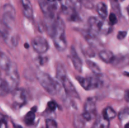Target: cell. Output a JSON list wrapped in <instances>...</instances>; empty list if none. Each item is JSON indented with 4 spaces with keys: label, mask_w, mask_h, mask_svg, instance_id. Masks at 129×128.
Instances as JSON below:
<instances>
[{
    "label": "cell",
    "mask_w": 129,
    "mask_h": 128,
    "mask_svg": "<svg viewBox=\"0 0 129 128\" xmlns=\"http://www.w3.org/2000/svg\"><path fill=\"white\" fill-rule=\"evenodd\" d=\"M36 77L42 87L50 95H56L61 91L62 87L59 82L53 79L47 73L39 70L36 72Z\"/></svg>",
    "instance_id": "1"
},
{
    "label": "cell",
    "mask_w": 129,
    "mask_h": 128,
    "mask_svg": "<svg viewBox=\"0 0 129 128\" xmlns=\"http://www.w3.org/2000/svg\"><path fill=\"white\" fill-rule=\"evenodd\" d=\"M65 28L64 21L58 16L54 31L51 37L52 38L54 46L59 51H64L67 48Z\"/></svg>",
    "instance_id": "2"
},
{
    "label": "cell",
    "mask_w": 129,
    "mask_h": 128,
    "mask_svg": "<svg viewBox=\"0 0 129 128\" xmlns=\"http://www.w3.org/2000/svg\"><path fill=\"white\" fill-rule=\"evenodd\" d=\"M88 25L91 31L95 34L108 35L112 31V28L110 23L104 20L95 16H91L88 19Z\"/></svg>",
    "instance_id": "3"
},
{
    "label": "cell",
    "mask_w": 129,
    "mask_h": 128,
    "mask_svg": "<svg viewBox=\"0 0 129 128\" xmlns=\"http://www.w3.org/2000/svg\"><path fill=\"white\" fill-rule=\"evenodd\" d=\"M16 11L15 8L10 4H6L3 6L1 25L10 30H13L15 26Z\"/></svg>",
    "instance_id": "4"
},
{
    "label": "cell",
    "mask_w": 129,
    "mask_h": 128,
    "mask_svg": "<svg viewBox=\"0 0 129 128\" xmlns=\"http://www.w3.org/2000/svg\"><path fill=\"white\" fill-rule=\"evenodd\" d=\"M100 75H96L94 77H83L81 76H77L76 79L80 85L86 90H93L99 88L103 84Z\"/></svg>",
    "instance_id": "5"
},
{
    "label": "cell",
    "mask_w": 129,
    "mask_h": 128,
    "mask_svg": "<svg viewBox=\"0 0 129 128\" xmlns=\"http://www.w3.org/2000/svg\"><path fill=\"white\" fill-rule=\"evenodd\" d=\"M5 72H6L5 80L8 84L11 91L13 92L15 89H16L20 81L18 68L16 63L12 62L10 67Z\"/></svg>",
    "instance_id": "6"
},
{
    "label": "cell",
    "mask_w": 129,
    "mask_h": 128,
    "mask_svg": "<svg viewBox=\"0 0 129 128\" xmlns=\"http://www.w3.org/2000/svg\"><path fill=\"white\" fill-rule=\"evenodd\" d=\"M82 117L84 120L90 121L96 115V100L94 97L88 98L85 102Z\"/></svg>",
    "instance_id": "7"
},
{
    "label": "cell",
    "mask_w": 129,
    "mask_h": 128,
    "mask_svg": "<svg viewBox=\"0 0 129 128\" xmlns=\"http://www.w3.org/2000/svg\"><path fill=\"white\" fill-rule=\"evenodd\" d=\"M31 46L36 52L39 54L45 53L49 50V43L44 37L37 36L31 41Z\"/></svg>",
    "instance_id": "8"
},
{
    "label": "cell",
    "mask_w": 129,
    "mask_h": 128,
    "mask_svg": "<svg viewBox=\"0 0 129 128\" xmlns=\"http://www.w3.org/2000/svg\"><path fill=\"white\" fill-rule=\"evenodd\" d=\"M1 33L5 42L10 47L15 48L16 46L18 39L16 35L12 33V30H10L1 25Z\"/></svg>",
    "instance_id": "9"
},
{
    "label": "cell",
    "mask_w": 129,
    "mask_h": 128,
    "mask_svg": "<svg viewBox=\"0 0 129 128\" xmlns=\"http://www.w3.org/2000/svg\"><path fill=\"white\" fill-rule=\"evenodd\" d=\"M59 82L62 84V86L64 88V90H65L66 92V94L67 95L71 97L76 98V99H79V98H80L79 97V94H78V92L76 90V88L74 87L73 83H72L71 82V80H69L68 75L62 78V79H60Z\"/></svg>",
    "instance_id": "10"
},
{
    "label": "cell",
    "mask_w": 129,
    "mask_h": 128,
    "mask_svg": "<svg viewBox=\"0 0 129 128\" xmlns=\"http://www.w3.org/2000/svg\"><path fill=\"white\" fill-rule=\"evenodd\" d=\"M27 97V92L23 89H16L13 92V101L15 105L19 107H21L26 102Z\"/></svg>",
    "instance_id": "11"
},
{
    "label": "cell",
    "mask_w": 129,
    "mask_h": 128,
    "mask_svg": "<svg viewBox=\"0 0 129 128\" xmlns=\"http://www.w3.org/2000/svg\"><path fill=\"white\" fill-rule=\"evenodd\" d=\"M39 4L44 17L55 16V5L48 2L47 0H39Z\"/></svg>",
    "instance_id": "12"
},
{
    "label": "cell",
    "mask_w": 129,
    "mask_h": 128,
    "mask_svg": "<svg viewBox=\"0 0 129 128\" xmlns=\"http://www.w3.org/2000/svg\"><path fill=\"white\" fill-rule=\"evenodd\" d=\"M70 56L74 69L78 72H81L83 68V63L78 53L73 46H72L70 50Z\"/></svg>",
    "instance_id": "13"
},
{
    "label": "cell",
    "mask_w": 129,
    "mask_h": 128,
    "mask_svg": "<svg viewBox=\"0 0 129 128\" xmlns=\"http://www.w3.org/2000/svg\"><path fill=\"white\" fill-rule=\"evenodd\" d=\"M83 35L87 42L91 46H97L100 45L99 41L96 38V35L91 31H84L83 32Z\"/></svg>",
    "instance_id": "14"
},
{
    "label": "cell",
    "mask_w": 129,
    "mask_h": 128,
    "mask_svg": "<svg viewBox=\"0 0 129 128\" xmlns=\"http://www.w3.org/2000/svg\"><path fill=\"white\" fill-rule=\"evenodd\" d=\"M99 56L104 62L107 63H112L115 58L113 53L108 50H101L99 52Z\"/></svg>",
    "instance_id": "15"
},
{
    "label": "cell",
    "mask_w": 129,
    "mask_h": 128,
    "mask_svg": "<svg viewBox=\"0 0 129 128\" xmlns=\"http://www.w3.org/2000/svg\"><path fill=\"white\" fill-rule=\"evenodd\" d=\"M23 14L28 18L33 16V8L30 0H21Z\"/></svg>",
    "instance_id": "16"
},
{
    "label": "cell",
    "mask_w": 129,
    "mask_h": 128,
    "mask_svg": "<svg viewBox=\"0 0 129 128\" xmlns=\"http://www.w3.org/2000/svg\"><path fill=\"white\" fill-rule=\"evenodd\" d=\"M11 63L12 62L10 61L8 56L5 53L1 52V56H0V67H1V70L6 72L10 67Z\"/></svg>",
    "instance_id": "17"
},
{
    "label": "cell",
    "mask_w": 129,
    "mask_h": 128,
    "mask_svg": "<svg viewBox=\"0 0 129 128\" xmlns=\"http://www.w3.org/2000/svg\"><path fill=\"white\" fill-rule=\"evenodd\" d=\"M96 10L100 17L103 20H105L108 15V9L107 5L104 3H99L96 6Z\"/></svg>",
    "instance_id": "18"
},
{
    "label": "cell",
    "mask_w": 129,
    "mask_h": 128,
    "mask_svg": "<svg viewBox=\"0 0 129 128\" xmlns=\"http://www.w3.org/2000/svg\"><path fill=\"white\" fill-rule=\"evenodd\" d=\"M109 120L105 119L102 116L99 117L96 119V120L94 123L91 128H109Z\"/></svg>",
    "instance_id": "19"
},
{
    "label": "cell",
    "mask_w": 129,
    "mask_h": 128,
    "mask_svg": "<svg viewBox=\"0 0 129 128\" xmlns=\"http://www.w3.org/2000/svg\"><path fill=\"white\" fill-rule=\"evenodd\" d=\"M116 115H117V113L115 111L114 109L111 107H107L103 109L102 116L107 120H112L115 117Z\"/></svg>",
    "instance_id": "20"
},
{
    "label": "cell",
    "mask_w": 129,
    "mask_h": 128,
    "mask_svg": "<svg viewBox=\"0 0 129 128\" xmlns=\"http://www.w3.org/2000/svg\"><path fill=\"white\" fill-rule=\"evenodd\" d=\"M35 111L36 109L35 107H34L25 115L24 117V122L26 125H30L34 124L35 119Z\"/></svg>",
    "instance_id": "21"
},
{
    "label": "cell",
    "mask_w": 129,
    "mask_h": 128,
    "mask_svg": "<svg viewBox=\"0 0 129 128\" xmlns=\"http://www.w3.org/2000/svg\"><path fill=\"white\" fill-rule=\"evenodd\" d=\"M10 92H11L10 86L7 82L5 80V79H1V82H0V94L2 97L5 96L7 95Z\"/></svg>",
    "instance_id": "22"
},
{
    "label": "cell",
    "mask_w": 129,
    "mask_h": 128,
    "mask_svg": "<svg viewBox=\"0 0 129 128\" xmlns=\"http://www.w3.org/2000/svg\"><path fill=\"white\" fill-rule=\"evenodd\" d=\"M86 62L88 67L94 73V75H101V74H102L101 69L100 68V67L97 65V63H96L94 61H91V60H87Z\"/></svg>",
    "instance_id": "23"
},
{
    "label": "cell",
    "mask_w": 129,
    "mask_h": 128,
    "mask_svg": "<svg viewBox=\"0 0 129 128\" xmlns=\"http://www.w3.org/2000/svg\"><path fill=\"white\" fill-rule=\"evenodd\" d=\"M118 117L119 120H122V121L127 119L129 117V107H125L122 108L118 112Z\"/></svg>",
    "instance_id": "24"
},
{
    "label": "cell",
    "mask_w": 129,
    "mask_h": 128,
    "mask_svg": "<svg viewBox=\"0 0 129 128\" xmlns=\"http://www.w3.org/2000/svg\"><path fill=\"white\" fill-rule=\"evenodd\" d=\"M84 119H83L82 115L76 117L74 119V125H75L76 127L83 128V125H84Z\"/></svg>",
    "instance_id": "25"
},
{
    "label": "cell",
    "mask_w": 129,
    "mask_h": 128,
    "mask_svg": "<svg viewBox=\"0 0 129 128\" xmlns=\"http://www.w3.org/2000/svg\"><path fill=\"white\" fill-rule=\"evenodd\" d=\"M46 128H58L56 121L52 119H47L45 120Z\"/></svg>",
    "instance_id": "26"
},
{
    "label": "cell",
    "mask_w": 129,
    "mask_h": 128,
    "mask_svg": "<svg viewBox=\"0 0 129 128\" xmlns=\"http://www.w3.org/2000/svg\"><path fill=\"white\" fill-rule=\"evenodd\" d=\"M47 61V58L46 57H43V56H39L35 59V61L39 65H43L45 64V63Z\"/></svg>",
    "instance_id": "27"
},
{
    "label": "cell",
    "mask_w": 129,
    "mask_h": 128,
    "mask_svg": "<svg viewBox=\"0 0 129 128\" xmlns=\"http://www.w3.org/2000/svg\"><path fill=\"white\" fill-rule=\"evenodd\" d=\"M109 21H110V24L111 25H113L117 24V16H116L115 14L114 13H111L109 15Z\"/></svg>",
    "instance_id": "28"
},
{
    "label": "cell",
    "mask_w": 129,
    "mask_h": 128,
    "mask_svg": "<svg viewBox=\"0 0 129 128\" xmlns=\"http://www.w3.org/2000/svg\"><path fill=\"white\" fill-rule=\"evenodd\" d=\"M47 107L50 111H54L57 108V104L54 101H50L48 102Z\"/></svg>",
    "instance_id": "29"
},
{
    "label": "cell",
    "mask_w": 129,
    "mask_h": 128,
    "mask_svg": "<svg viewBox=\"0 0 129 128\" xmlns=\"http://www.w3.org/2000/svg\"><path fill=\"white\" fill-rule=\"evenodd\" d=\"M127 36V32L125 31H120L117 35V38L118 40H123Z\"/></svg>",
    "instance_id": "30"
},
{
    "label": "cell",
    "mask_w": 129,
    "mask_h": 128,
    "mask_svg": "<svg viewBox=\"0 0 129 128\" xmlns=\"http://www.w3.org/2000/svg\"><path fill=\"white\" fill-rule=\"evenodd\" d=\"M82 5H83L86 8H92L93 6V4L89 1H88V0L82 1Z\"/></svg>",
    "instance_id": "31"
},
{
    "label": "cell",
    "mask_w": 129,
    "mask_h": 128,
    "mask_svg": "<svg viewBox=\"0 0 129 128\" xmlns=\"http://www.w3.org/2000/svg\"><path fill=\"white\" fill-rule=\"evenodd\" d=\"M1 128H7V122L5 118L3 117V115L1 116Z\"/></svg>",
    "instance_id": "32"
},
{
    "label": "cell",
    "mask_w": 129,
    "mask_h": 128,
    "mask_svg": "<svg viewBox=\"0 0 129 128\" xmlns=\"http://www.w3.org/2000/svg\"><path fill=\"white\" fill-rule=\"evenodd\" d=\"M124 98L125 100L127 102H129V89H127V90L125 91Z\"/></svg>",
    "instance_id": "33"
},
{
    "label": "cell",
    "mask_w": 129,
    "mask_h": 128,
    "mask_svg": "<svg viewBox=\"0 0 129 128\" xmlns=\"http://www.w3.org/2000/svg\"><path fill=\"white\" fill-rule=\"evenodd\" d=\"M47 1L48 2L50 3H55V1H57V0H47Z\"/></svg>",
    "instance_id": "34"
},
{
    "label": "cell",
    "mask_w": 129,
    "mask_h": 128,
    "mask_svg": "<svg viewBox=\"0 0 129 128\" xmlns=\"http://www.w3.org/2000/svg\"><path fill=\"white\" fill-rule=\"evenodd\" d=\"M14 128H23V127L18 125H14Z\"/></svg>",
    "instance_id": "35"
},
{
    "label": "cell",
    "mask_w": 129,
    "mask_h": 128,
    "mask_svg": "<svg viewBox=\"0 0 129 128\" xmlns=\"http://www.w3.org/2000/svg\"><path fill=\"white\" fill-rule=\"evenodd\" d=\"M124 75H126V76H127V77H129V72H125Z\"/></svg>",
    "instance_id": "36"
},
{
    "label": "cell",
    "mask_w": 129,
    "mask_h": 128,
    "mask_svg": "<svg viewBox=\"0 0 129 128\" xmlns=\"http://www.w3.org/2000/svg\"><path fill=\"white\" fill-rule=\"evenodd\" d=\"M125 128H129V122L127 123V124H125Z\"/></svg>",
    "instance_id": "37"
},
{
    "label": "cell",
    "mask_w": 129,
    "mask_h": 128,
    "mask_svg": "<svg viewBox=\"0 0 129 128\" xmlns=\"http://www.w3.org/2000/svg\"><path fill=\"white\" fill-rule=\"evenodd\" d=\"M113 1H116V2L117 3H119V2H122V1H123L124 0H113Z\"/></svg>",
    "instance_id": "38"
},
{
    "label": "cell",
    "mask_w": 129,
    "mask_h": 128,
    "mask_svg": "<svg viewBox=\"0 0 129 128\" xmlns=\"http://www.w3.org/2000/svg\"><path fill=\"white\" fill-rule=\"evenodd\" d=\"M127 13H128V15H129V5H128V7H127Z\"/></svg>",
    "instance_id": "39"
},
{
    "label": "cell",
    "mask_w": 129,
    "mask_h": 128,
    "mask_svg": "<svg viewBox=\"0 0 129 128\" xmlns=\"http://www.w3.org/2000/svg\"><path fill=\"white\" fill-rule=\"evenodd\" d=\"M42 128H46V127H42Z\"/></svg>",
    "instance_id": "40"
}]
</instances>
